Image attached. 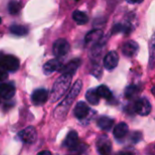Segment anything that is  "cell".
<instances>
[{
  "mask_svg": "<svg viewBox=\"0 0 155 155\" xmlns=\"http://www.w3.org/2000/svg\"><path fill=\"white\" fill-rule=\"evenodd\" d=\"M82 86H83V83H82L81 80H77L74 84V85L72 86V88L69 91V93L66 95V97L54 109V116L55 117V119L62 120V121L65 119V117H66V115L68 114V111H69L70 107L74 104L75 98L80 94L81 89H82Z\"/></svg>",
  "mask_w": 155,
  "mask_h": 155,
  "instance_id": "obj_1",
  "label": "cell"
},
{
  "mask_svg": "<svg viewBox=\"0 0 155 155\" xmlns=\"http://www.w3.org/2000/svg\"><path fill=\"white\" fill-rule=\"evenodd\" d=\"M73 75L68 74H62L61 76H59L56 81L54 82L51 94H50V103H55L58 100H60L64 94L68 91L71 82H72Z\"/></svg>",
  "mask_w": 155,
  "mask_h": 155,
  "instance_id": "obj_2",
  "label": "cell"
},
{
  "mask_svg": "<svg viewBox=\"0 0 155 155\" xmlns=\"http://www.w3.org/2000/svg\"><path fill=\"white\" fill-rule=\"evenodd\" d=\"M94 111L90 109V107L84 102H78L74 107V115L82 122L89 119V117L91 118V115L94 114Z\"/></svg>",
  "mask_w": 155,
  "mask_h": 155,
  "instance_id": "obj_3",
  "label": "cell"
},
{
  "mask_svg": "<svg viewBox=\"0 0 155 155\" xmlns=\"http://www.w3.org/2000/svg\"><path fill=\"white\" fill-rule=\"evenodd\" d=\"M70 45L64 38H59L53 45V53L56 57H64L69 53Z\"/></svg>",
  "mask_w": 155,
  "mask_h": 155,
  "instance_id": "obj_4",
  "label": "cell"
},
{
  "mask_svg": "<svg viewBox=\"0 0 155 155\" xmlns=\"http://www.w3.org/2000/svg\"><path fill=\"white\" fill-rule=\"evenodd\" d=\"M96 149L100 155H111L112 143L107 135H101L96 141Z\"/></svg>",
  "mask_w": 155,
  "mask_h": 155,
  "instance_id": "obj_5",
  "label": "cell"
},
{
  "mask_svg": "<svg viewBox=\"0 0 155 155\" xmlns=\"http://www.w3.org/2000/svg\"><path fill=\"white\" fill-rule=\"evenodd\" d=\"M0 64L7 72H15L19 68V60L14 55H5L0 61Z\"/></svg>",
  "mask_w": 155,
  "mask_h": 155,
  "instance_id": "obj_6",
  "label": "cell"
},
{
  "mask_svg": "<svg viewBox=\"0 0 155 155\" xmlns=\"http://www.w3.org/2000/svg\"><path fill=\"white\" fill-rule=\"evenodd\" d=\"M139 52V45L134 40H128L124 43L122 46V53L124 56L133 58L137 55Z\"/></svg>",
  "mask_w": 155,
  "mask_h": 155,
  "instance_id": "obj_7",
  "label": "cell"
},
{
  "mask_svg": "<svg viewBox=\"0 0 155 155\" xmlns=\"http://www.w3.org/2000/svg\"><path fill=\"white\" fill-rule=\"evenodd\" d=\"M37 137V134L35 129L33 126H28L19 132L18 134V138L24 142L25 143H33L35 142Z\"/></svg>",
  "mask_w": 155,
  "mask_h": 155,
  "instance_id": "obj_8",
  "label": "cell"
},
{
  "mask_svg": "<svg viewBox=\"0 0 155 155\" xmlns=\"http://www.w3.org/2000/svg\"><path fill=\"white\" fill-rule=\"evenodd\" d=\"M135 111L142 116H147L152 111V104L147 98H141L135 103Z\"/></svg>",
  "mask_w": 155,
  "mask_h": 155,
  "instance_id": "obj_9",
  "label": "cell"
},
{
  "mask_svg": "<svg viewBox=\"0 0 155 155\" xmlns=\"http://www.w3.org/2000/svg\"><path fill=\"white\" fill-rule=\"evenodd\" d=\"M119 64V55L116 51L109 52L104 58V66L106 70H114Z\"/></svg>",
  "mask_w": 155,
  "mask_h": 155,
  "instance_id": "obj_10",
  "label": "cell"
},
{
  "mask_svg": "<svg viewBox=\"0 0 155 155\" xmlns=\"http://www.w3.org/2000/svg\"><path fill=\"white\" fill-rule=\"evenodd\" d=\"M63 67V64L58 59H52L46 62L43 66V72L45 75H49L56 71H60Z\"/></svg>",
  "mask_w": 155,
  "mask_h": 155,
  "instance_id": "obj_11",
  "label": "cell"
},
{
  "mask_svg": "<svg viewBox=\"0 0 155 155\" xmlns=\"http://www.w3.org/2000/svg\"><path fill=\"white\" fill-rule=\"evenodd\" d=\"M78 144H79V137H78L77 133L75 131H71L67 134L64 142V146L69 150L74 151L78 146Z\"/></svg>",
  "mask_w": 155,
  "mask_h": 155,
  "instance_id": "obj_12",
  "label": "cell"
},
{
  "mask_svg": "<svg viewBox=\"0 0 155 155\" xmlns=\"http://www.w3.org/2000/svg\"><path fill=\"white\" fill-rule=\"evenodd\" d=\"M103 35H104V32H103L102 29H97V28L94 29L85 35L84 42H85L86 45L95 44V43L99 42L103 38Z\"/></svg>",
  "mask_w": 155,
  "mask_h": 155,
  "instance_id": "obj_13",
  "label": "cell"
},
{
  "mask_svg": "<svg viewBox=\"0 0 155 155\" xmlns=\"http://www.w3.org/2000/svg\"><path fill=\"white\" fill-rule=\"evenodd\" d=\"M48 92L45 89H37L32 94V101L35 104H43L47 101Z\"/></svg>",
  "mask_w": 155,
  "mask_h": 155,
  "instance_id": "obj_14",
  "label": "cell"
},
{
  "mask_svg": "<svg viewBox=\"0 0 155 155\" xmlns=\"http://www.w3.org/2000/svg\"><path fill=\"white\" fill-rule=\"evenodd\" d=\"M15 94V88L11 84H0V97L4 99H11Z\"/></svg>",
  "mask_w": 155,
  "mask_h": 155,
  "instance_id": "obj_15",
  "label": "cell"
},
{
  "mask_svg": "<svg viewBox=\"0 0 155 155\" xmlns=\"http://www.w3.org/2000/svg\"><path fill=\"white\" fill-rule=\"evenodd\" d=\"M80 64H81V60L80 59H74V60L70 61L66 65L63 66L60 71L63 74H68L73 75L77 71Z\"/></svg>",
  "mask_w": 155,
  "mask_h": 155,
  "instance_id": "obj_16",
  "label": "cell"
},
{
  "mask_svg": "<svg viewBox=\"0 0 155 155\" xmlns=\"http://www.w3.org/2000/svg\"><path fill=\"white\" fill-rule=\"evenodd\" d=\"M104 45L103 43L97 42L94 44V45L92 47L91 52H90V57L93 61H95L96 64H98V60L100 59L102 53H103V49H104Z\"/></svg>",
  "mask_w": 155,
  "mask_h": 155,
  "instance_id": "obj_17",
  "label": "cell"
},
{
  "mask_svg": "<svg viewBox=\"0 0 155 155\" xmlns=\"http://www.w3.org/2000/svg\"><path fill=\"white\" fill-rule=\"evenodd\" d=\"M129 132V127L125 123L118 124L114 129V135L116 139H123Z\"/></svg>",
  "mask_w": 155,
  "mask_h": 155,
  "instance_id": "obj_18",
  "label": "cell"
},
{
  "mask_svg": "<svg viewBox=\"0 0 155 155\" xmlns=\"http://www.w3.org/2000/svg\"><path fill=\"white\" fill-rule=\"evenodd\" d=\"M97 125L104 131H110L114 125V120L107 116H102L97 121Z\"/></svg>",
  "mask_w": 155,
  "mask_h": 155,
  "instance_id": "obj_19",
  "label": "cell"
},
{
  "mask_svg": "<svg viewBox=\"0 0 155 155\" xmlns=\"http://www.w3.org/2000/svg\"><path fill=\"white\" fill-rule=\"evenodd\" d=\"M73 19H74V21L77 25H85V24H87L88 21H89L88 15H87L85 13H84V12H82V11H80V10H75V11L73 13Z\"/></svg>",
  "mask_w": 155,
  "mask_h": 155,
  "instance_id": "obj_20",
  "label": "cell"
},
{
  "mask_svg": "<svg viewBox=\"0 0 155 155\" xmlns=\"http://www.w3.org/2000/svg\"><path fill=\"white\" fill-rule=\"evenodd\" d=\"M9 31L11 32V34L17 35V36H24L28 34L27 27L21 25H12L9 27Z\"/></svg>",
  "mask_w": 155,
  "mask_h": 155,
  "instance_id": "obj_21",
  "label": "cell"
},
{
  "mask_svg": "<svg viewBox=\"0 0 155 155\" xmlns=\"http://www.w3.org/2000/svg\"><path fill=\"white\" fill-rule=\"evenodd\" d=\"M85 98L88 101V103H90L93 105H96L99 104L100 101V97L98 95V94L96 93L95 89H90L86 92L85 94Z\"/></svg>",
  "mask_w": 155,
  "mask_h": 155,
  "instance_id": "obj_22",
  "label": "cell"
},
{
  "mask_svg": "<svg viewBox=\"0 0 155 155\" xmlns=\"http://www.w3.org/2000/svg\"><path fill=\"white\" fill-rule=\"evenodd\" d=\"M96 90V93L98 94L99 97L101 98H104L106 100H109L112 98V93L110 91V89L106 86V85H100L99 87H97Z\"/></svg>",
  "mask_w": 155,
  "mask_h": 155,
  "instance_id": "obj_23",
  "label": "cell"
},
{
  "mask_svg": "<svg viewBox=\"0 0 155 155\" xmlns=\"http://www.w3.org/2000/svg\"><path fill=\"white\" fill-rule=\"evenodd\" d=\"M21 10V3L19 0H10L8 3V12L11 15H16Z\"/></svg>",
  "mask_w": 155,
  "mask_h": 155,
  "instance_id": "obj_24",
  "label": "cell"
},
{
  "mask_svg": "<svg viewBox=\"0 0 155 155\" xmlns=\"http://www.w3.org/2000/svg\"><path fill=\"white\" fill-rule=\"evenodd\" d=\"M139 93V88L135 85H129L125 88L124 94L127 98H133Z\"/></svg>",
  "mask_w": 155,
  "mask_h": 155,
  "instance_id": "obj_25",
  "label": "cell"
},
{
  "mask_svg": "<svg viewBox=\"0 0 155 155\" xmlns=\"http://www.w3.org/2000/svg\"><path fill=\"white\" fill-rule=\"evenodd\" d=\"M154 64V35L152 37L150 42V68H153Z\"/></svg>",
  "mask_w": 155,
  "mask_h": 155,
  "instance_id": "obj_26",
  "label": "cell"
},
{
  "mask_svg": "<svg viewBox=\"0 0 155 155\" xmlns=\"http://www.w3.org/2000/svg\"><path fill=\"white\" fill-rule=\"evenodd\" d=\"M7 76H8V72L0 64V81L5 80Z\"/></svg>",
  "mask_w": 155,
  "mask_h": 155,
  "instance_id": "obj_27",
  "label": "cell"
},
{
  "mask_svg": "<svg viewBox=\"0 0 155 155\" xmlns=\"http://www.w3.org/2000/svg\"><path fill=\"white\" fill-rule=\"evenodd\" d=\"M143 0H126L127 3L129 4H132V5H134V4H141Z\"/></svg>",
  "mask_w": 155,
  "mask_h": 155,
  "instance_id": "obj_28",
  "label": "cell"
},
{
  "mask_svg": "<svg viewBox=\"0 0 155 155\" xmlns=\"http://www.w3.org/2000/svg\"><path fill=\"white\" fill-rule=\"evenodd\" d=\"M36 155H52V154H51V153H50V152H48V151H42V152L38 153Z\"/></svg>",
  "mask_w": 155,
  "mask_h": 155,
  "instance_id": "obj_29",
  "label": "cell"
},
{
  "mask_svg": "<svg viewBox=\"0 0 155 155\" xmlns=\"http://www.w3.org/2000/svg\"><path fill=\"white\" fill-rule=\"evenodd\" d=\"M116 155H133L132 153H128V152H120V153H118Z\"/></svg>",
  "mask_w": 155,
  "mask_h": 155,
  "instance_id": "obj_30",
  "label": "cell"
},
{
  "mask_svg": "<svg viewBox=\"0 0 155 155\" xmlns=\"http://www.w3.org/2000/svg\"><path fill=\"white\" fill-rule=\"evenodd\" d=\"M3 56H4V54H3L2 52H0V61H1V59L3 58Z\"/></svg>",
  "mask_w": 155,
  "mask_h": 155,
  "instance_id": "obj_31",
  "label": "cell"
},
{
  "mask_svg": "<svg viewBox=\"0 0 155 155\" xmlns=\"http://www.w3.org/2000/svg\"><path fill=\"white\" fill-rule=\"evenodd\" d=\"M1 22H2V19H1V17H0V25H1Z\"/></svg>",
  "mask_w": 155,
  "mask_h": 155,
  "instance_id": "obj_32",
  "label": "cell"
}]
</instances>
